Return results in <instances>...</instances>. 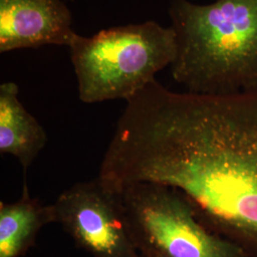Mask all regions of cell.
I'll return each instance as SVG.
<instances>
[{"instance_id":"obj_7","label":"cell","mask_w":257,"mask_h":257,"mask_svg":"<svg viewBox=\"0 0 257 257\" xmlns=\"http://www.w3.org/2000/svg\"><path fill=\"white\" fill-rule=\"evenodd\" d=\"M15 82L0 85V153L16 157L24 174L46 146L48 136L19 100Z\"/></svg>"},{"instance_id":"obj_3","label":"cell","mask_w":257,"mask_h":257,"mask_svg":"<svg viewBox=\"0 0 257 257\" xmlns=\"http://www.w3.org/2000/svg\"><path fill=\"white\" fill-rule=\"evenodd\" d=\"M69 49L83 103L128 100L174 62L176 37L172 26L146 21L76 35Z\"/></svg>"},{"instance_id":"obj_4","label":"cell","mask_w":257,"mask_h":257,"mask_svg":"<svg viewBox=\"0 0 257 257\" xmlns=\"http://www.w3.org/2000/svg\"><path fill=\"white\" fill-rule=\"evenodd\" d=\"M118 191L130 233L140 254L247 257L236 244L207 228L193 205L174 188L135 183Z\"/></svg>"},{"instance_id":"obj_1","label":"cell","mask_w":257,"mask_h":257,"mask_svg":"<svg viewBox=\"0 0 257 257\" xmlns=\"http://www.w3.org/2000/svg\"><path fill=\"white\" fill-rule=\"evenodd\" d=\"M127 105L98 176L172 187L210 230L257 257V90L172 92L156 79Z\"/></svg>"},{"instance_id":"obj_8","label":"cell","mask_w":257,"mask_h":257,"mask_svg":"<svg viewBox=\"0 0 257 257\" xmlns=\"http://www.w3.org/2000/svg\"><path fill=\"white\" fill-rule=\"evenodd\" d=\"M54 222L53 204L43 205L33 198L25 184L17 201L0 203V257L23 256L40 230Z\"/></svg>"},{"instance_id":"obj_2","label":"cell","mask_w":257,"mask_h":257,"mask_svg":"<svg viewBox=\"0 0 257 257\" xmlns=\"http://www.w3.org/2000/svg\"><path fill=\"white\" fill-rule=\"evenodd\" d=\"M169 16L176 37L171 74L186 92L256 91L257 0H171Z\"/></svg>"},{"instance_id":"obj_9","label":"cell","mask_w":257,"mask_h":257,"mask_svg":"<svg viewBox=\"0 0 257 257\" xmlns=\"http://www.w3.org/2000/svg\"><path fill=\"white\" fill-rule=\"evenodd\" d=\"M138 257H150V256H146V255H143V254H140V253H139V256Z\"/></svg>"},{"instance_id":"obj_10","label":"cell","mask_w":257,"mask_h":257,"mask_svg":"<svg viewBox=\"0 0 257 257\" xmlns=\"http://www.w3.org/2000/svg\"><path fill=\"white\" fill-rule=\"evenodd\" d=\"M73 1H74V0H73Z\"/></svg>"},{"instance_id":"obj_6","label":"cell","mask_w":257,"mask_h":257,"mask_svg":"<svg viewBox=\"0 0 257 257\" xmlns=\"http://www.w3.org/2000/svg\"><path fill=\"white\" fill-rule=\"evenodd\" d=\"M61 0H0V53L46 45L70 46L77 35Z\"/></svg>"},{"instance_id":"obj_5","label":"cell","mask_w":257,"mask_h":257,"mask_svg":"<svg viewBox=\"0 0 257 257\" xmlns=\"http://www.w3.org/2000/svg\"><path fill=\"white\" fill-rule=\"evenodd\" d=\"M55 222L92 257H138L118 190L100 177L74 184L53 204Z\"/></svg>"}]
</instances>
